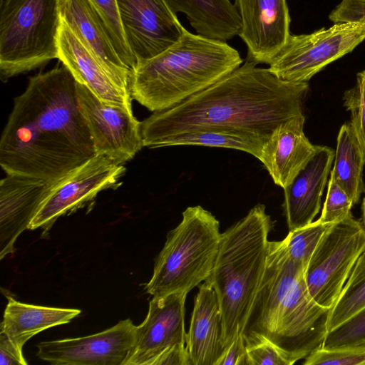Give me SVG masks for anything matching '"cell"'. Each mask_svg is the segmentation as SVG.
<instances>
[{"mask_svg": "<svg viewBox=\"0 0 365 365\" xmlns=\"http://www.w3.org/2000/svg\"><path fill=\"white\" fill-rule=\"evenodd\" d=\"M58 0H2L0 77L3 81L58 58Z\"/></svg>", "mask_w": 365, "mask_h": 365, "instance_id": "52a82bcc", "label": "cell"}, {"mask_svg": "<svg viewBox=\"0 0 365 365\" xmlns=\"http://www.w3.org/2000/svg\"><path fill=\"white\" fill-rule=\"evenodd\" d=\"M58 58L76 81L86 86L101 101L132 109L130 91L108 74L95 56L61 19L58 36Z\"/></svg>", "mask_w": 365, "mask_h": 365, "instance_id": "ffe728a7", "label": "cell"}, {"mask_svg": "<svg viewBox=\"0 0 365 365\" xmlns=\"http://www.w3.org/2000/svg\"><path fill=\"white\" fill-rule=\"evenodd\" d=\"M76 89L96 154L120 165L133 159L144 147L141 122L133 115V110L101 101L78 81Z\"/></svg>", "mask_w": 365, "mask_h": 365, "instance_id": "8fae6325", "label": "cell"}, {"mask_svg": "<svg viewBox=\"0 0 365 365\" xmlns=\"http://www.w3.org/2000/svg\"><path fill=\"white\" fill-rule=\"evenodd\" d=\"M125 171L123 165L96 155L53 185L28 229L41 228L46 233L59 217L85 205L101 191L119 186Z\"/></svg>", "mask_w": 365, "mask_h": 365, "instance_id": "30bf717a", "label": "cell"}, {"mask_svg": "<svg viewBox=\"0 0 365 365\" xmlns=\"http://www.w3.org/2000/svg\"><path fill=\"white\" fill-rule=\"evenodd\" d=\"M76 83L63 65L29 78L0 139L6 174L56 182L96 155Z\"/></svg>", "mask_w": 365, "mask_h": 365, "instance_id": "6da1fadb", "label": "cell"}, {"mask_svg": "<svg viewBox=\"0 0 365 365\" xmlns=\"http://www.w3.org/2000/svg\"><path fill=\"white\" fill-rule=\"evenodd\" d=\"M353 206L348 194L330 175L326 200L319 220L324 223L337 222L351 213Z\"/></svg>", "mask_w": 365, "mask_h": 365, "instance_id": "4dcf8cb0", "label": "cell"}, {"mask_svg": "<svg viewBox=\"0 0 365 365\" xmlns=\"http://www.w3.org/2000/svg\"><path fill=\"white\" fill-rule=\"evenodd\" d=\"M304 365H365V348L327 350L318 348L302 363Z\"/></svg>", "mask_w": 365, "mask_h": 365, "instance_id": "1f68e13d", "label": "cell"}, {"mask_svg": "<svg viewBox=\"0 0 365 365\" xmlns=\"http://www.w3.org/2000/svg\"><path fill=\"white\" fill-rule=\"evenodd\" d=\"M61 19L91 52L108 74L129 91L131 70L117 53L101 16L89 0H58Z\"/></svg>", "mask_w": 365, "mask_h": 365, "instance_id": "e0dca14e", "label": "cell"}, {"mask_svg": "<svg viewBox=\"0 0 365 365\" xmlns=\"http://www.w3.org/2000/svg\"><path fill=\"white\" fill-rule=\"evenodd\" d=\"M308 82H288L245 61L220 80L141 122L143 145L201 128L242 131L268 138L279 124L303 113Z\"/></svg>", "mask_w": 365, "mask_h": 365, "instance_id": "7a4b0ae2", "label": "cell"}, {"mask_svg": "<svg viewBox=\"0 0 365 365\" xmlns=\"http://www.w3.org/2000/svg\"><path fill=\"white\" fill-rule=\"evenodd\" d=\"M136 331L126 319L94 334L40 342L36 355L53 365H122L134 347Z\"/></svg>", "mask_w": 365, "mask_h": 365, "instance_id": "4fadbf2b", "label": "cell"}, {"mask_svg": "<svg viewBox=\"0 0 365 365\" xmlns=\"http://www.w3.org/2000/svg\"><path fill=\"white\" fill-rule=\"evenodd\" d=\"M222 233L220 222L200 205L187 207L167 235L145 289L153 297L188 293L210 275Z\"/></svg>", "mask_w": 365, "mask_h": 365, "instance_id": "8992f818", "label": "cell"}, {"mask_svg": "<svg viewBox=\"0 0 365 365\" xmlns=\"http://www.w3.org/2000/svg\"><path fill=\"white\" fill-rule=\"evenodd\" d=\"M186 348L190 365H217L225 351L218 299L207 280L199 286L195 298Z\"/></svg>", "mask_w": 365, "mask_h": 365, "instance_id": "44dd1931", "label": "cell"}, {"mask_svg": "<svg viewBox=\"0 0 365 365\" xmlns=\"http://www.w3.org/2000/svg\"><path fill=\"white\" fill-rule=\"evenodd\" d=\"M365 150L350 121L344 123L337 136L333 169L330 175L348 194L354 205L365 192L363 168Z\"/></svg>", "mask_w": 365, "mask_h": 365, "instance_id": "cb8c5ba5", "label": "cell"}, {"mask_svg": "<svg viewBox=\"0 0 365 365\" xmlns=\"http://www.w3.org/2000/svg\"><path fill=\"white\" fill-rule=\"evenodd\" d=\"M329 19L334 24H365V0H342L330 14Z\"/></svg>", "mask_w": 365, "mask_h": 365, "instance_id": "836d02e7", "label": "cell"}, {"mask_svg": "<svg viewBox=\"0 0 365 365\" xmlns=\"http://www.w3.org/2000/svg\"><path fill=\"white\" fill-rule=\"evenodd\" d=\"M243 62L226 41L190 33L131 71V98L153 112L170 108L220 80Z\"/></svg>", "mask_w": 365, "mask_h": 365, "instance_id": "277c9868", "label": "cell"}, {"mask_svg": "<svg viewBox=\"0 0 365 365\" xmlns=\"http://www.w3.org/2000/svg\"><path fill=\"white\" fill-rule=\"evenodd\" d=\"M101 16L122 61L132 71L135 60L127 43L120 22L117 0H89Z\"/></svg>", "mask_w": 365, "mask_h": 365, "instance_id": "4316f807", "label": "cell"}, {"mask_svg": "<svg viewBox=\"0 0 365 365\" xmlns=\"http://www.w3.org/2000/svg\"><path fill=\"white\" fill-rule=\"evenodd\" d=\"M217 365H247L246 344L242 333L225 349Z\"/></svg>", "mask_w": 365, "mask_h": 365, "instance_id": "e575fe53", "label": "cell"}, {"mask_svg": "<svg viewBox=\"0 0 365 365\" xmlns=\"http://www.w3.org/2000/svg\"><path fill=\"white\" fill-rule=\"evenodd\" d=\"M268 138L239 130L201 128L168 137L158 148L173 145H200L238 150L247 153L258 160L263 145Z\"/></svg>", "mask_w": 365, "mask_h": 365, "instance_id": "d4e9b609", "label": "cell"}, {"mask_svg": "<svg viewBox=\"0 0 365 365\" xmlns=\"http://www.w3.org/2000/svg\"><path fill=\"white\" fill-rule=\"evenodd\" d=\"M0 364L1 365H26L27 362L24 357L23 351L19 349L9 339L0 331Z\"/></svg>", "mask_w": 365, "mask_h": 365, "instance_id": "d590c367", "label": "cell"}, {"mask_svg": "<svg viewBox=\"0 0 365 365\" xmlns=\"http://www.w3.org/2000/svg\"><path fill=\"white\" fill-rule=\"evenodd\" d=\"M334 155L332 148L317 145L305 168L283 189V207L289 231L312 223L319 213Z\"/></svg>", "mask_w": 365, "mask_h": 365, "instance_id": "d6986e66", "label": "cell"}, {"mask_svg": "<svg viewBox=\"0 0 365 365\" xmlns=\"http://www.w3.org/2000/svg\"><path fill=\"white\" fill-rule=\"evenodd\" d=\"M1 1H2V0H1Z\"/></svg>", "mask_w": 365, "mask_h": 365, "instance_id": "74e56055", "label": "cell"}, {"mask_svg": "<svg viewBox=\"0 0 365 365\" xmlns=\"http://www.w3.org/2000/svg\"><path fill=\"white\" fill-rule=\"evenodd\" d=\"M241 19L246 61L269 65L290 36L287 0H234Z\"/></svg>", "mask_w": 365, "mask_h": 365, "instance_id": "9a60e30c", "label": "cell"}, {"mask_svg": "<svg viewBox=\"0 0 365 365\" xmlns=\"http://www.w3.org/2000/svg\"><path fill=\"white\" fill-rule=\"evenodd\" d=\"M57 182L6 174L0 182V258L13 254L14 243L29 226Z\"/></svg>", "mask_w": 365, "mask_h": 365, "instance_id": "2e32d148", "label": "cell"}, {"mask_svg": "<svg viewBox=\"0 0 365 365\" xmlns=\"http://www.w3.org/2000/svg\"><path fill=\"white\" fill-rule=\"evenodd\" d=\"M117 3L124 35L136 64L160 54L182 34L184 27L164 0H117Z\"/></svg>", "mask_w": 365, "mask_h": 365, "instance_id": "7c38bea8", "label": "cell"}, {"mask_svg": "<svg viewBox=\"0 0 365 365\" xmlns=\"http://www.w3.org/2000/svg\"><path fill=\"white\" fill-rule=\"evenodd\" d=\"M343 100L351 113L350 122L365 150V71L357 74L356 84L345 91Z\"/></svg>", "mask_w": 365, "mask_h": 365, "instance_id": "f546056e", "label": "cell"}, {"mask_svg": "<svg viewBox=\"0 0 365 365\" xmlns=\"http://www.w3.org/2000/svg\"><path fill=\"white\" fill-rule=\"evenodd\" d=\"M321 348L327 350L365 348V308L328 331Z\"/></svg>", "mask_w": 365, "mask_h": 365, "instance_id": "f1b7e54d", "label": "cell"}, {"mask_svg": "<svg viewBox=\"0 0 365 365\" xmlns=\"http://www.w3.org/2000/svg\"><path fill=\"white\" fill-rule=\"evenodd\" d=\"M246 363L247 365L294 364L283 351L267 340L246 344Z\"/></svg>", "mask_w": 365, "mask_h": 365, "instance_id": "d6a6232c", "label": "cell"}, {"mask_svg": "<svg viewBox=\"0 0 365 365\" xmlns=\"http://www.w3.org/2000/svg\"><path fill=\"white\" fill-rule=\"evenodd\" d=\"M78 309L38 306L8 297L1 331L20 350L31 337L47 329L69 323L81 314Z\"/></svg>", "mask_w": 365, "mask_h": 365, "instance_id": "7402d4cb", "label": "cell"}, {"mask_svg": "<svg viewBox=\"0 0 365 365\" xmlns=\"http://www.w3.org/2000/svg\"><path fill=\"white\" fill-rule=\"evenodd\" d=\"M331 224L318 219L306 226L290 230L284 239L291 257L301 262L305 270L319 240Z\"/></svg>", "mask_w": 365, "mask_h": 365, "instance_id": "83f0119b", "label": "cell"}, {"mask_svg": "<svg viewBox=\"0 0 365 365\" xmlns=\"http://www.w3.org/2000/svg\"><path fill=\"white\" fill-rule=\"evenodd\" d=\"M187 293L153 297L144 321L137 326L134 347L122 365H157L178 344H186L185 304Z\"/></svg>", "mask_w": 365, "mask_h": 365, "instance_id": "5bb4252c", "label": "cell"}, {"mask_svg": "<svg viewBox=\"0 0 365 365\" xmlns=\"http://www.w3.org/2000/svg\"><path fill=\"white\" fill-rule=\"evenodd\" d=\"M177 14L185 15L197 34L227 41L238 35L241 19L230 0H164Z\"/></svg>", "mask_w": 365, "mask_h": 365, "instance_id": "603a6c76", "label": "cell"}, {"mask_svg": "<svg viewBox=\"0 0 365 365\" xmlns=\"http://www.w3.org/2000/svg\"><path fill=\"white\" fill-rule=\"evenodd\" d=\"M330 309L309 294L303 264L284 240L269 241L265 270L242 334L245 344L267 340L294 364L322 347Z\"/></svg>", "mask_w": 365, "mask_h": 365, "instance_id": "3957f363", "label": "cell"}, {"mask_svg": "<svg viewBox=\"0 0 365 365\" xmlns=\"http://www.w3.org/2000/svg\"><path fill=\"white\" fill-rule=\"evenodd\" d=\"M304 122L302 114L279 124L262 150L259 160L274 184L283 189L305 168L317 150L304 133Z\"/></svg>", "mask_w": 365, "mask_h": 365, "instance_id": "ac0fdd59", "label": "cell"}, {"mask_svg": "<svg viewBox=\"0 0 365 365\" xmlns=\"http://www.w3.org/2000/svg\"><path fill=\"white\" fill-rule=\"evenodd\" d=\"M364 39L365 24L352 22L334 24L309 34H290L268 68L282 81L308 82Z\"/></svg>", "mask_w": 365, "mask_h": 365, "instance_id": "9c48e42d", "label": "cell"}, {"mask_svg": "<svg viewBox=\"0 0 365 365\" xmlns=\"http://www.w3.org/2000/svg\"><path fill=\"white\" fill-rule=\"evenodd\" d=\"M272 221L258 203L222 233L216 260L206 279L218 299L225 349L242 333L262 279Z\"/></svg>", "mask_w": 365, "mask_h": 365, "instance_id": "5b68a950", "label": "cell"}, {"mask_svg": "<svg viewBox=\"0 0 365 365\" xmlns=\"http://www.w3.org/2000/svg\"><path fill=\"white\" fill-rule=\"evenodd\" d=\"M365 308V250L356 260L338 299L330 309L327 324L330 331Z\"/></svg>", "mask_w": 365, "mask_h": 365, "instance_id": "484cf974", "label": "cell"}, {"mask_svg": "<svg viewBox=\"0 0 365 365\" xmlns=\"http://www.w3.org/2000/svg\"><path fill=\"white\" fill-rule=\"evenodd\" d=\"M365 250V227L351 213L324 232L305 270L310 295L331 309L360 255Z\"/></svg>", "mask_w": 365, "mask_h": 365, "instance_id": "ba28073f", "label": "cell"}, {"mask_svg": "<svg viewBox=\"0 0 365 365\" xmlns=\"http://www.w3.org/2000/svg\"><path fill=\"white\" fill-rule=\"evenodd\" d=\"M361 222L365 227V196L361 203Z\"/></svg>", "mask_w": 365, "mask_h": 365, "instance_id": "8d00e7d4", "label": "cell"}]
</instances>
